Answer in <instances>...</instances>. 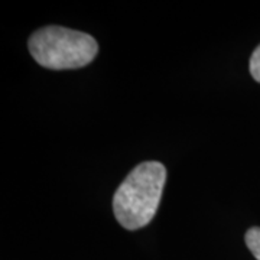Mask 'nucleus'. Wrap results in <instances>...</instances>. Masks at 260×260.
Returning a JSON list of instances; mask_svg holds the SVG:
<instances>
[{"mask_svg":"<svg viewBox=\"0 0 260 260\" xmlns=\"http://www.w3.org/2000/svg\"><path fill=\"white\" fill-rule=\"evenodd\" d=\"M167 169L160 162H143L126 177L113 197L116 220L127 230L148 225L158 211Z\"/></svg>","mask_w":260,"mask_h":260,"instance_id":"nucleus-1","label":"nucleus"},{"mask_svg":"<svg viewBox=\"0 0 260 260\" xmlns=\"http://www.w3.org/2000/svg\"><path fill=\"white\" fill-rule=\"evenodd\" d=\"M29 52L38 64L49 70H74L93 61L99 45L91 35L62 26L38 29L29 38Z\"/></svg>","mask_w":260,"mask_h":260,"instance_id":"nucleus-2","label":"nucleus"},{"mask_svg":"<svg viewBox=\"0 0 260 260\" xmlns=\"http://www.w3.org/2000/svg\"><path fill=\"white\" fill-rule=\"evenodd\" d=\"M246 244L251 254L260 260V227H251L246 233Z\"/></svg>","mask_w":260,"mask_h":260,"instance_id":"nucleus-3","label":"nucleus"},{"mask_svg":"<svg viewBox=\"0 0 260 260\" xmlns=\"http://www.w3.org/2000/svg\"><path fill=\"white\" fill-rule=\"evenodd\" d=\"M250 73L251 77L260 83V45L251 54L250 58Z\"/></svg>","mask_w":260,"mask_h":260,"instance_id":"nucleus-4","label":"nucleus"}]
</instances>
